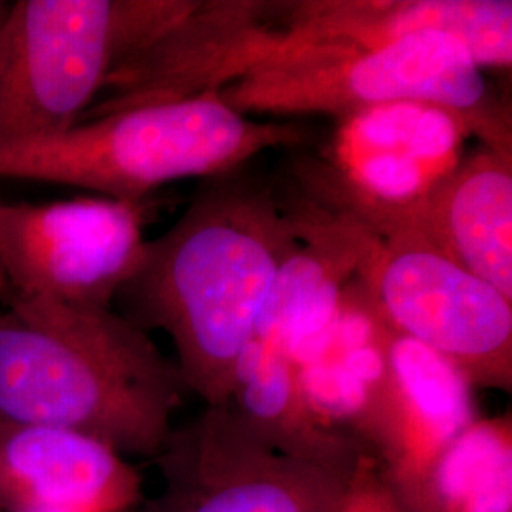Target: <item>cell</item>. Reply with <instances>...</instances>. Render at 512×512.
I'll return each mask as SVG.
<instances>
[{"label":"cell","instance_id":"2","mask_svg":"<svg viewBox=\"0 0 512 512\" xmlns=\"http://www.w3.org/2000/svg\"><path fill=\"white\" fill-rule=\"evenodd\" d=\"M184 391L177 363L122 313L0 306V421L71 429L124 458H158Z\"/></svg>","mask_w":512,"mask_h":512},{"label":"cell","instance_id":"14","mask_svg":"<svg viewBox=\"0 0 512 512\" xmlns=\"http://www.w3.org/2000/svg\"><path fill=\"white\" fill-rule=\"evenodd\" d=\"M393 334L395 329L353 279L327 336L296 366L300 393L311 416L366 454L387 395Z\"/></svg>","mask_w":512,"mask_h":512},{"label":"cell","instance_id":"9","mask_svg":"<svg viewBox=\"0 0 512 512\" xmlns=\"http://www.w3.org/2000/svg\"><path fill=\"white\" fill-rule=\"evenodd\" d=\"M287 2L194 0L114 73L78 124L145 105L219 93L241 78L302 54L285 21Z\"/></svg>","mask_w":512,"mask_h":512},{"label":"cell","instance_id":"7","mask_svg":"<svg viewBox=\"0 0 512 512\" xmlns=\"http://www.w3.org/2000/svg\"><path fill=\"white\" fill-rule=\"evenodd\" d=\"M355 279L385 321L458 368L473 387L511 391L512 300L412 230L361 226Z\"/></svg>","mask_w":512,"mask_h":512},{"label":"cell","instance_id":"12","mask_svg":"<svg viewBox=\"0 0 512 512\" xmlns=\"http://www.w3.org/2000/svg\"><path fill=\"white\" fill-rule=\"evenodd\" d=\"M473 385L433 349L395 330L389 385L368 456L404 497L478 418Z\"/></svg>","mask_w":512,"mask_h":512},{"label":"cell","instance_id":"17","mask_svg":"<svg viewBox=\"0 0 512 512\" xmlns=\"http://www.w3.org/2000/svg\"><path fill=\"white\" fill-rule=\"evenodd\" d=\"M401 499L410 512H512L511 414L478 416Z\"/></svg>","mask_w":512,"mask_h":512},{"label":"cell","instance_id":"11","mask_svg":"<svg viewBox=\"0 0 512 512\" xmlns=\"http://www.w3.org/2000/svg\"><path fill=\"white\" fill-rule=\"evenodd\" d=\"M143 480L109 444L52 425L0 421V507L8 512H122Z\"/></svg>","mask_w":512,"mask_h":512},{"label":"cell","instance_id":"15","mask_svg":"<svg viewBox=\"0 0 512 512\" xmlns=\"http://www.w3.org/2000/svg\"><path fill=\"white\" fill-rule=\"evenodd\" d=\"M403 230L512 300V148L463 156Z\"/></svg>","mask_w":512,"mask_h":512},{"label":"cell","instance_id":"19","mask_svg":"<svg viewBox=\"0 0 512 512\" xmlns=\"http://www.w3.org/2000/svg\"><path fill=\"white\" fill-rule=\"evenodd\" d=\"M8 10H10V2H0V27H2L4 19L8 16Z\"/></svg>","mask_w":512,"mask_h":512},{"label":"cell","instance_id":"3","mask_svg":"<svg viewBox=\"0 0 512 512\" xmlns=\"http://www.w3.org/2000/svg\"><path fill=\"white\" fill-rule=\"evenodd\" d=\"M308 131L294 122L256 120L219 93L145 105L76 124L31 143L0 148V177L95 190L143 203L162 184L224 177L258 154L296 147Z\"/></svg>","mask_w":512,"mask_h":512},{"label":"cell","instance_id":"8","mask_svg":"<svg viewBox=\"0 0 512 512\" xmlns=\"http://www.w3.org/2000/svg\"><path fill=\"white\" fill-rule=\"evenodd\" d=\"M147 241L143 203L0 200V275L8 289L6 300L112 310V302L137 272Z\"/></svg>","mask_w":512,"mask_h":512},{"label":"cell","instance_id":"4","mask_svg":"<svg viewBox=\"0 0 512 512\" xmlns=\"http://www.w3.org/2000/svg\"><path fill=\"white\" fill-rule=\"evenodd\" d=\"M194 0H19L0 27V148L74 128Z\"/></svg>","mask_w":512,"mask_h":512},{"label":"cell","instance_id":"20","mask_svg":"<svg viewBox=\"0 0 512 512\" xmlns=\"http://www.w3.org/2000/svg\"><path fill=\"white\" fill-rule=\"evenodd\" d=\"M6 296H8V289H6V283H4V279H2V275H0V306L4 304Z\"/></svg>","mask_w":512,"mask_h":512},{"label":"cell","instance_id":"5","mask_svg":"<svg viewBox=\"0 0 512 512\" xmlns=\"http://www.w3.org/2000/svg\"><path fill=\"white\" fill-rule=\"evenodd\" d=\"M219 97L245 116L338 120L391 103L433 105L456 114L480 145L512 148L511 110L458 40L440 33H414L370 50H311L241 78Z\"/></svg>","mask_w":512,"mask_h":512},{"label":"cell","instance_id":"13","mask_svg":"<svg viewBox=\"0 0 512 512\" xmlns=\"http://www.w3.org/2000/svg\"><path fill=\"white\" fill-rule=\"evenodd\" d=\"M291 18L323 48L370 50L440 33L458 40L482 71L512 65L509 0H293Z\"/></svg>","mask_w":512,"mask_h":512},{"label":"cell","instance_id":"6","mask_svg":"<svg viewBox=\"0 0 512 512\" xmlns=\"http://www.w3.org/2000/svg\"><path fill=\"white\" fill-rule=\"evenodd\" d=\"M469 129L456 114L391 103L338 120L319 158L296 167V190L384 238L463 160Z\"/></svg>","mask_w":512,"mask_h":512},{"label":"cell","instance_id":"18","mask_svg":"<svg viewBox=\"0 0 512 512\" xmlns=\"http://www.w3.org/2000/svg\"><path fill=\"white\" fill-rule=\"evenodd\" d=\"M336 512H410L391 486L378 461L361 454L349 473Z\"/></svg>","mask_w":512,"mask_h":512},{"label":"cell","instance_id":"16","mask_svg":"<svg viewBox=\"0 0 512 512\" xmlns=\"http://www.w3.org/2000/svg\"><path fill=\"white\" fill-rule=\"evenodd\" d=\"M226 406L258 439L285 456L351 469L366 454L315 421L300 393L296 366L255 338L239 357Z\"/></svg>","mask_w":512,"mask_h":512},{"label":"cell","instance_id":"10","mask_svg":"<svg viewBox=\"0 0 512 512\" xmlns=\"http://www.w3.org/2000/svg\"><path fill=\"white\" fill-rule=\"evenodd\" d=\"M158 458L169 486L154 512H336L355 467L285 456L230 406H207Z\"/></svg>","mask_w":512,"mask_h":512},{"label":"cell","instance_id":"1","mask_svg":"<svg viewBox=\"0 0 512 512\" xmlns=\"http://www.w3.org/2000/svg\"><path fill=\"white\" fill-rule=\"evenodd\" d=\"M300 243L283 194L224 175L167 232L147 241L118 300L139 329H160L188 391L226 406L281 264Z\"/></svg>","mask_w":512,"mask_h":512}]
</instances>
